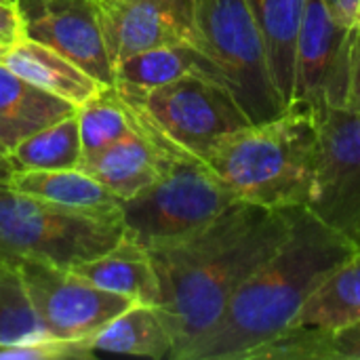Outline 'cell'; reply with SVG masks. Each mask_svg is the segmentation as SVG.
I'll return each instance as SVG.
<instances>
[{"label":"cell","mask_w":360,"mask_h":360,"mask_svg":"<svg viewBox=\"0 0 360 360\" xmlns=\"http://www.w3.org/2000/svg\"><path fill=\"white\" fill-rule=\"evenodd\" d=\"M289 230L291 209L236 200L198 234L150 251L160 285L156 308L173 340V360L221 316L238 287L281 249Z\"/></svg>","instance_id":"6da1fadb"},{"label":"cell","mask_w":360,"mask_h":360,"mask_svg":"<svg viewBox=\"0 0 360 360\" xmlns=\"http://www.w3.org/2000/svg\"><path fill=\"white\" fill-rule=\"evenodd\" d=\"M356 249L352 238L308 207H293L287 240L238 287L221 316L179 360H243L295 325L312 291Z\"/></svg>","instance_id":"7a4b0ae2"},{"label":"cell","mask_w":360,"mask_h":360,"mask_svg":"<svg viewBox=\"0 0 360 360\" xmlns=\"http://www.w3.org/2000/svg\"><path fill=\"white\" fill-rule=\"evenodd\" d=\"M319 152L316 116L289 108L266 122H251L219 137L205 162L236 200L268 207H306L314 188Z\"/></svg>","instance_id":"3957f363"},{"label":"cell","mask_w":360,"mask_h":360,"mask_svg":"<svg viewBox=\"0 0 360 360\" xmlns=\"http://www.w3.org/2000/svg\"><path fill=\"white\" fill-rule=\"evenodd\" d=\"M124 234L122 213L55 205L0 181V262H46L74 268L112 249Z\"/></svg>","instance_id":"277c9868"},{"label":"cell","mask_w":360,"mask_h":360,"mask_svg":"<svg viewBox=\"0 0 360 360\" xmlns=\"http://www.w3.org/2000/svg\"><path fill=\"white\" fill-rule=\"evenodd\" d=\"M234 202L211 167L188 156L148 190L120 200V213L124 234L152 251L198 234Z\"/></svg>","instance_id":"5b68a950"},{"label":"cell","mask_w":360,"mask_h":360,"mask_svg":"<svg viewBox=\"0 0 360 360\" xmlns=\"http://www.w3.org/2000/svg\"><path fill=\"white\" fill-rule=\"evenodd\" d=\"M200 49L219 68L251 122L289 110L274 84L266 42L249 0H196Z\"/></svg>","instance_id":"8992f818"},{"label":"cell","mask_w":360,"mask_h":360,"mask_svg":"<svg viewBox=\"0 0 360 360\" xmlns=\"http://www.w3.org/2000/svg\"><path fill=\"white\" fill-rule=\"evenodd\" d=\"M114 86L129 108L200 160L219 137L251 124L232 91L202 76H184L154 89Z\"/></svg>","instance_id":"52a82bcc"},{"label":"cell","mask_w":360,"mask_h":360,"mask_svg":"<svg viewBox=\"0 0 360 360\" xmlns=\"http://www.w3.org/2000/svg\"><path fill=\"white\" fill-rule=\"evenodd\" d=\"M308 209L360 247V112L325 105Z\"/></svg>","instance_id":"ba28073f"},{"label":"cell","mask_w":360,"mask_h":360,"mask_svg":"<svg viewBox=\"0 0 360 360\" xmlns=\"http://www.w3.org/2000/svg\"><path fill=\"white\" fill-rule=\"evenodd\" d=\"M21 274L34 312L46 333L57 340H91L103 325L124 312L129 297L103 291L72 268L46 262H19Z\"/></svg>","instance_id":"9c48e42d"},{"label":"cell","mask_w":360,"mask_h":360,"mask_svg":"<svg viewBox=\"0 0 360 360\" xmlns=\"http://www.w3.org/2000/svg\"><path fill=\"white\" fill-rule=\"evenodd\" d=\"M95 6L112 68L160 46L200 49L196 0H95Z\"/></svg>","instance_id":"30bf717a"},{"label":"cell","mask_w":360,"mask_h":360,"mask_svg":"<svg viewBox=\"0 0 360 360\" xmlns=\"http://www.w3.org/2000/svg\"><path fill=\"white\" fill-rule=\"evenodd\" d=\"M129 108V105H127ZM131 129L80 165L116 198L127 200L160 181L179 160L192 156L165 137L148 118L129 108Z\"/></svg>","instance_id":"8fae6325"},{"label":"cell","mask_w":360,"mask_h":360,"mask_svg":"<svg viewBox=\"0 0 360 360\" xmlns=\"http://www.w3.org/2000/svg\"><path fill=\"white\" fill-rule=\"evenodd\" d=\"M23 32L59 51L101 84H114L95 0H15Z\"/></svg>","instance_id":"7c38bea8"},{"label":"cell","mask_w":360,"mask_h":360,"mask_svg":"<svg viewBox=\"0 0 360 360\" xmlns=\"http://www.w3.org/2000/svg\"><path fill=\"white\" fill-rule=\"evenodd\" d=\"M348 30L340 25L327 0H306L295 44L291 108H302L312 114L325 108V93Z\"/></svg>","instance_id":"4fadbf2b"},{"label":"cell","mask_w":360,"mask_h":360,"mask_svg":"<svg viewBox=\"0 0 360 360\" xmlns=\"http://www.w3.org/2000/svg\"><path fill=\"white\" fill-rule=\"evenodd\" d=\"M2 63L34 86L65 99L76 108L108 86L59 51L27 36L6 49Z\"/></svg>","instance_id":"5bb4252c"},{"label":"cell","mask_w":360,"mask_h":360,"mask_svg":"<svg viewBox=\"0 0 360 360\" xmlns=\"http://www.w3.org/2000/svg\"><path fill=\"white\" fill-rule=\"evenodd\" d=\"M91 285L129 297L135 304L158 306L160 285L150 251L122 234V238L105 253L72 268Z\"/></svg>","instance_id":"9a60e30c"},{"label":"cell","mask_w":360,"mask_h":360,"mask_svg":"<svg viewBox=\"0 0 360 360\" xmlns=\"http://www.w3.org/2000/svg\"><path fill=\"white\" fill-rule=\"evenodd\" d=\"M76 105L55 97L0 63V146L8 152L36 131L76 114Z\"/></svg>","instance_id":"2e32d148"},{"label":"cell","mask_w":360,"mask_h":360,"mask_svg":"<svg viewBox=\"0 0 360 360\" xmlns=\"http://www.w3.org/2000/svg\"><path fill=\"white\" fill-rule=\"evenodd\" d=\"M95 354H131L173 360V340L156 306L131 304L124 312L103 325L91 340Z\"/></svg>","instance_id":"e0dca14e"},{"label":"cell","mask_w":360,"mask_h":360,"mask_svg":"<svg viewBox=\"0 0 360 360\" xmlns=\"http://www.w3.org/2000/svg\"><path fill=\"white\" fill-rule=\"evenodd\" d=\"M184 76H202L226 84L213 59L205 51L192 44L152 49L114 65V84L135 86V89L162 86Z\"/></svg>","instance_id":"ac0fdd59"},{"label":"cell","mask_w":360,"mask_h":360,"mask_svg":"<svg viewBox=\"0 0 360 360\" xmlns=\"http://www.w3.org/2000/svg\"><path fill=\"white\" fill-rule=\"evenodd\" d=\"M8 184L25 194L91 213H120V198L80 167L53 171H15Z\"/></svg>","instance_id":"d6986e66"},{"label":"cell","mask_w":360,"mask_h":360,"mask_svg":"<svg viewBox=\"0 0 360 360\" xmlns=\"http://www.w3.org/2000/svg\"><path fill=\"white\" fill-rule=\"evenodd\" d=\"M249 4L266 42L274 84L285 105L291 108L295 44L306 0H249Z\"/></svg>","instance_id":"ffe728a7"},{"label":"cell","mask_w":360,"mask_h":360,"mask_svg":"<svg viewBox=\"0 0 360 360\" xmlns=\"http://www.w3.org/2000/svg\"><path fill=\"white\" fill-rule=\"evenodd\" d=\"M356 323H360V247L323 278L295 321V325L331 333Z\"/></svg>","instance_id":"44dd1931"},{"label":"cell","mask_w":360,"mask_h":360,"mask_svg":"<svg viewBox=\"0 0 360 360\" xmlns=\"http://www.w3.org/2000/svg\"><path fill=\"white\" fill-rule=\"evenodd\" d=\"M8 158L15 171H53L80 167L82 146L76 114L65 116L19 141L8 152Z\"/></svg>","instance_id":"7402d4cb"},{"label":"cell","mask_w":360,"mask_h":360,"mask_svg":"<svg viewBox=\"0 0 360 360\" xmlns=\"http://www.w3.org/2000/svg\"><path fill=\"white\" fill-rule=\"evenodd\" d=\"M82 146V162L118 141L131 129V114L114 84L103 86L76 110ZM80 162V165H82Z\"/></svg>","instance_id":"603a6c76"},{"label":"cell","mask_w":360,"mask_h":360,"mask_svg":"<svg viewBox=\"0 0 360 360\" xmlns=\"http://www.w3.org/2000/svg\"><path fill=\"white\" fill-rule=\"evenodd\" d=\"M40 338H49V333L32 308L19 270L0 262V346Z\"/></svg>","instance_id":"cb8c5ba5"},{"label":"cell","mask_w":360,"mask_h":360,"mask_svg":"<svg viewBox=\"0 0 360 360\" xmlns=\"http://www.w3.org/2000/svg\"><path fill=\"white\" fill-rule=\"evenodd\" d=\"M243 360H335L333 333L319 327L291 325Z\"/></svg>","instance_id":"d4e9b609"},{"label":"cell","mask_w":360,"mask_h":360,"mask_svg":"<svg viewBox=\"0 0 360 360\" xmlns=\"http://www.w3.org/2000/svg\"><path fill=\"white\" fill-rule=\"evenodd\" d=\"M325 105L360 112V23L356 21L346 36L335 72L325 93Z\"/></svg>","instance_id":"484cf974"},{"label":"cell","mask_w":360,"mask_h":360,"mask_svg":"<svg viewBox=\"0 0 360 360\" xmlns=\"http://www.w3.org/2000/svg\"><path fill=\"white\" fill-rule=\"evenodd\" d=\"M91 356H95V352L91 350L89 340H57L49 335L23 344L0 346V360H82Z\"/></svg>","instance_id":"4316f807"},{"label":"cell","mask_w":360,"mask_h":360,"mask_svg":"<svg viewBox=\"0 0 360 360\" xmlns=\"http://www.w3.org/2000/svg\"><path fill=\"white\" fill-rule=\"evenodd\" d=\"M335 360H360V323L333 333Z\"/></svg>","instance_id":"83f0119b"},{"label":"cell","mask_w":360,"mask_h":360,"mask_svg":"<svg viewBox=\"0 0 360 360\" xmlns=\"http://www.w3.org/2000/svg\"><path fill=\"white\" fill-rule=\"evenodd\" d=\"M21 38H25V32H23V21H21L17 4L0 2V40L6 44H13Z\"/></svg>","instance_id":"f1b7e54d"},{"label":"cell","mask_w":360,"mask_h":360,"mask_svg":"<svg viewBox=\"0 0 360 360\" xmlns=\"http://www.w3.org/2000/svg\"><path fill=\"white\" fill-rule=\"evenodd\" d=\"M359 2L360 0H327L335 19L344 27H352L359 21Z\"/></svg>","instance_id":"f546056e"},{"label":"cell","mask_w":360,"mask_h":360,"mask_svg":"<svg viewBox=\"0 0 360 360\" xmlns=\"http://www.w3.org/2000/svg\"><path fill=\"white\" fill-rule=\"evenodd\" d=\"M13 173H15V169L11 165L8 150L4 146H0V181H8Z\"/></svg>","instance_id":"4dcf8cb0"},{"label":"cell","mask_w":360,"mask_h":360,"mask_svg":"<svg viewBox=\"0 0 360 360\" xmlns=\"http://www.w3.org/2000/svg\"><path fill=\"white\" fill-rule=\"evenodd\" d=\"M11 44H6V42H2L0 40V63H2V57H4V53H6V49H8Z\"/></svg>","instance_id":"1f68e13d"},{"label":"cell","mask_w":360,"mask_h":360,"mask_svg":"<svg viewBox=\"0 0 360 360\" xmlns=\"http://www.w3.org/2000/svg\"><path fill=\"white\" fill-rule=\"evenodd\" d=\"M0 2H15V0H0Z\"/></svg>","instance_id":"d6a6232c"},{"label":"cell","mask_w":360,"mask_h":360,"mask_svg":"<svg viewBox=\"0 0 360 360\" xmlns=\"http://www.w3.org/2000/svg\"><path fill=\"white\" fill-rule=\"evenodd\" d=\"M359 23H360V2H359Z\"/></svg>","instance_id":"836d02e7"}]
</instances>
